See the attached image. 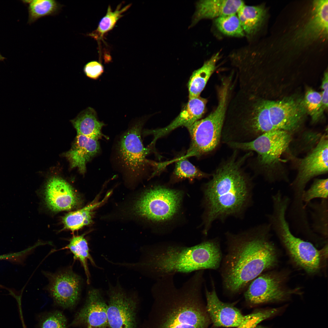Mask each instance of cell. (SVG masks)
I'll use <instances>...</instances> for the list:
<instances>
[{
    "instance_id": "obj_1",
    "label": "cell",
    "mask_w": 328,
    "mask_h": 328,
    "mask_svg": "<svg viewBox=\"0 0 328 328\" xmlns=\"http://www.w3.org/2000/svg\"><path fill=\"white\" fill-rule=\"evenodd\" d=\"M270 225L262 224L238 234H226L227 253L220 269L224 289L231 294L245 290L277 261Z\"/></svg>"
},
{
    "instance_id": "obj_2",
    "label": "cell",
    "mask_w": 328,
    "mask_h": 328,
    "mask_svg": "<svg viewBox=\"0 0 328 328\" xmlns=\"http://www.w3.org/2000/svg\"><path fill=\"white\" fill-rule=\"evenodd\" d=\"M204 273L203 270L195 272L179 288L174 283L173 275L155 281L148 328H207L210 319L202 298Z\"/></svg>"
},
{
    "instance_id": "obj_3",
    "label": "cell",
    "mask_w": 328,
    "mask_h": 328,
    "mask_svg": "<svg viewBox=\"0 0 328 328\" xmlns=\"http://www.w3.org/2000/svg\"><path fill=\"white\" fill-rule=\"evenodd\" d=\"M142 252L140 261L130 265L155 281L168 275L216 270L222 260L216 238L191 247L173 243L155 244L145 248Z\"/></svg>"
},
{
    "instance_id": "obj_4",
    "label": "cell",
    "mask_w": 328,
    "mask_h": 328,
    "mask_svg": "<svg viewBox=\"0 0 328 328\" xmlns=\"http://www.w3.org/2000/svg\"><path fill=\"white\" fill-rule=\"evenodd\" d=\"M241 163L233 159L224 163L206 185L205 234L215 220L241 216L250 204L251 188L241 170Z\"/></svg>"
},
{
    "instance_id": "obj_5",
    "label": "cell",
    "mask_w": 328,
    "mask_h": 328,
    "mask_svg": "<svg viewBox=\"0 0 328 328\" xmlns=\"http://www.w3.org/2000/svg\"><path fill=\"white\" fill-rule=\"evenodd\" d=\"M217 104L206 117L195 122L187 128L191 138L185 158L199 157L214 150L220 142L226 114L233 89L229 84L222 83L217 87Z\"/></svg>"
},
{
    "instance_id": "obj_6",
    "label": "cell",
    "mask_w": 328,
    "mask_h": 328,
    "mask_svg": "<svg viewBox=\"0 0 328 328\" xmlns=\"http://www.w3.org/2000/svg\"><path fill=\"white\" fill-rule=\"evenodd\" d=\"M288 208L284 203L273 204L272 211L266 215L268 223L297 265L308 273H315L320 268L321 251L292 233L287 218Z\"/></svg>"
},
{
    "instance_id": "obj_7",
    "label": "cell",
    "mask_w": 328,
    "mask_h": 328,
    "mask_svg": "<svg viewBox=\"0 0 328 328\" xmlns=\"http://www.w3.org/2000/svg\"><path fill=\"white\" fill-rule=\"evenodd\" d=\"M183 194L180 190L156 186L144 192L135 202L134 214L153 223H164L174 218L181 205Z\"/></svg>"
},
{
    "instance_id": "obj_8",
    "label": "cell",
    "mask_w": 328,
    "mask_h": 328,
    "mask_svg": "<svg viewBox=\"0 0 328 328\" xmlns=\"http://www.w3.org/2000/svg\"><path fill=\"white\" fill-rule=\"evenodd\" d=\"M328 140L325 134L316 146L300 161L297 175L290 185V205L300 209L304 206L302 196L308 183L313 178L328 172Z\"/></svg>"
},
{
    "instance_id": "obj_9",
    "label": "cell",
    "mask_w": 328,
    "mask_h": 328,
    "mask_svg": "<svg viewBox=\"0 0 328 328\" xmlns=\"http://www.w3.org/2000/svg\"><path fill=\"white\" fill-rule=\"evenodd\" d=\"M292 139L291 133L278 130L265 133L249 142L233 141L229 142V144L234 148L255 152L258 154L260 164L270 166L279 161L288 148Z\"/></svg>"
},
{
    "instance_id": "obj_10",
    "label": "cell",
    "mask_w": 328,
    "mask_h": 328,
    "mask_svg": "<svg viewBox=\"0 0 328 328\" xmlns=\"http://www.w3.org/2000/svg\"><path fill=\"white\" fill-rule=\"evenodd\" d=\"M141 123L138 122L122 135L118 143V152L122 165L132 178L144 170L149 161L146 159L151 147H145L141 139Z\"/></svg>"
},
{
    "instance_id": "obj_11",
    "label": "cell",
    "mask_w": 328,
    "mask_h": 328,
    "mask_svg": "<svg viewBox=\"0 0 328 328\" xmlns=\"http://www.w3.org/2000/svg\"><path fill=\"white\" fill-rule=\"evenodd\" d=\"M245 290V299L253 305L285 301L296 292L287 289L280 276L270 273L260 275Z\"/></svg>"
},
{
    "instance_id": "obj_12",
    "label": "cell",
    "mask_w": 328,
    "mask_h": 328,
    "mask_svg": "<svg viewBox=\"0 0 328 328\" xmlns=\"http://www.w3.org/2000/svg\"><path fill=\"white\" fill-rule=\"evenodd\" d=\"M44 273L49 282L47 289L55 301L64 308L74 306L80 294V277L70 268L56 273Z\"/></svg>"
},
{
    "instance_id": "obj_13",
    "label": "cell",
    "mask_w": 328,
    "mask_h": 328,
    "mask_svg": "<svg viewBox=\"0 0 328 328\" xmlns=\"http://www.w3.org/2000/svg\"><path fill=\"white\" fill-rule=\"evenodd\" d=\"M270 120L274 131L291 133L298 129L306 112L302 101L292 98L278 101L267 100Z\"/></svg>"
},
{
    "instance_id": "obj_14",
    "label": "cell",
    "mask_w": 328,
    "mask_h": 328,
    "mask_svg": "<svg viewBox=\"0 0 328 328\" xmlns=\"http://www.w3.org/2000/svg\"><path fill=\"white\" fill-rule=\"evenodd\" d=\"M137 302L121 289H111L107 305L108 325L110 328H135Z\"/></svg>"
},
{
    "instance_id": "obj_15",
    "label": "cell",
    "mask_w": 328,
    "mask_h": 328,
    "mask_svg": "<svg viewBox=\"0 0 328 328\" xmlns=\"http://www.w3.org/2000/svg\"><path fill=\"white\" fill-rule=\"evenodd\" d=\"M212 289L209 290L205 286L207 300L206 311L214 326L216 327H236L246 319L236 307L224 303L218 298L214 282H212Z\"/></svg>"
},
{
    "instance_id": "obj_16",
    "label": "cell",
    "mask_w": 328,
    "mask_h": 328,
    "mask_svg": "<svg viewBox=\"0 0 328 328\" xmlns=\"http://www.w3.org/2000/svg\"><path fill=\"white\" fill-rule=\"evenodd\" d=\"M44 200L48 207L55 212L71 210L78 206L81 199L72 187L63 179L50 178L44 191Z\"/></svg>"
},
{
    "instance_id": "obj_17",
    "label": "cell",
    "mask_w": 328,
    "mask_h": 328,
    "mask_svg": "<svg viewBox=\"0 0 328 328\" xmlns=\"http://www.w3.org/2000/svg\"><path fill=\"white\" fill-rule=\"evenodd\" d=\"M207 102V99L200 96L189 99L179 114L168 125L162 128L145 131V134L152 135L153 137L149 145L153 147L157 140L174 130L181 126L187 128L200 119L205 112Z\"/></svg>"
},
{
    "instance_id": "obj_18",
    "label": "cell",
    "mask_w": 328,
    "mask_h": 328,
    "mask_svg": "<svg viewBox=\"0 0 328 328\" xmlns=\"http://www.w3.org/2000/svg\"><path fill=\"white\" fill-rule=\"evenodd\" d=\"M107 305L99 291L92 289L88 292L86 302L77 313L71 324H85L92 328H106L108 325Z\"/></svg>"
},
{
    "instance_id": "obj_19",
    "label": "cell",
    "mask_w": 328,
    "mask_h": 328,
    "mask_svg": "<svg viewBox=\"0 0 328 328\" xmlns=\"http://www.w3.org/2000/svg\"><path fill=\"white\" fill-rule=\"evenodd\" d=\"M244 4L240 0H203L196 3V10L190 27L201 20L212 19L237 13Z\"/></svg>"
},
{
    "instance_id": "obj_20",
    "label": "cell",
    "mask_w": 328,
    "mask_h": 328,
    "mask_svg": "<svg viewBox=\"0 0 328 328\" xmlns=\"http://www.w3.org/2000/svg\"><path fill=\"white\" fill-rule=\"evenodd\" d=\"M100 149L98 140L77 134L72 147L65 155L71 168H78L83 174L86 170V164L99 152Z\"/></svg>"
},
{
    "instance_id": "obj_21",
    "label": "cell",
    "mask_w": 328,
    "mask_h": 328,
    "mask_svg": "<svg viewBox=\"0 0 328 328\" xmlns=\"http://www.w3.org/2000/svg\"><path fill=\"white\" fill-rule=\"evenodd\" d=\"M111 193L109 192L101 201L95 199L83 208L66 214L62 219L64 229L73 232L91 224L94 211L106 201Z\"/></svg>"
},
{
    "instance_id": "obj_22",
    "label": "cell",
    "mask_w": 328,
    "mask_h": 328,
    "mask_svg": "<svg viewBox=\"0 0 328 328\" xmlns=\"http://www.w3.org/2000/svg\"><path fill=\"white\" fill-rule=\"evenodd\" d=\"M70 121L78 134L97 140L104 136L101 129L104 124L98 120L96 111L91 107L81 111Z\"/></svg>"
},
{
    "instance_id": "obj_23",
    "label": "cell",
    "mask_w": 328,
    "mask_h": 328,
    "mask_svg": "<svg viewBox=\"0 0 328 328\" xmlns=\"http://www.w3.org/2000/svg\"><path fill=\"white\" fill-rule=\"evenodd\" d=\"M220 57L219 53L214 54L205 61L201 67L193 72L188 83L189 99L200 96L215 70Z\"/></svg>"
},
{
    "instance_id": "obj_24",
    "label": "cell",
    "mask_w": 328,
    "mask_h": 328,
    "mask_svg": "<svg viewBox=\"0 0 328 328\" xmlns=\"http://www.w3.org/2000/svg\"><path fill=\"white\" fill-rule=\"evenodd\" d=\"M237 13L245 34L250 37L255 34L262 26L266 12L262 5H244Z\"/></svg>"
},
{
    "instance_id": "obj_25",
    "label": "cell",
    "mask_w": 328,
    "mask_h": 328,
    "mask_svg": "<svg viewBox=\"0 0 328 328\" xmlns=\"http://www.w3.org/2000/svg\"><path fill=\"white\" fill-rule=\"evenodd\" d=\"M309 213L311 224L310 227L313 232L320 237L327 238L328 236V200L321 199L319 201L308 203L305 206Z\"/></svg>"
},
{
    "instance_id": "obj_26",
    "label": "cell",
    "mask_w": 328,
    "mask_h": 328,
    "mask_svg": "<svg viewBox=\"0 0 328 328\" xmlns=\"http://www.w3.org/2000/svg\"><path fill=\"white\" fill-rule=\"evenodd\" d=\"M64 249H67L72 254L75 260L80 261L84 271L87 281L89 283L90 274L88 266V261L95 265V262L89 252L88 244L84 237V235H73L69 240V243L65 247L57 250H53L50 253Z\"/></svg>"
},
{
    "instance_id": "obj_27",
    "label": "cell",
    "mask_w": 328,
    "mask_h": 328,
    "mask_svg": "<svg viewBox=\"0 0 328 328\" xmlns=\"http://www.w3.org/2000/svg\"><path fill=\"white\" fill-rule=\"evenodd\" d=\"M121 5L122 4L118 5L114 11L109 5L106 14L100 21L97 29L89 35L97 39H100L106 33L112 30L117 21L123 16L122 14L130 7L131 4L122 8Z\"/></svg>"
},
{
    "instance_id": "obj_28",
    "label": "cell",
    "mask_w": 328,
    "mask_h": 328,
    "mask_svg": "<svg viewBox=\"0 0 328 328\" xmlns=\"http://www.w3.org/2000/svg\"><path fill=\"white\" fill-rule=\"evenodd\" d=\"M29 4L28 21L29 24L43 17L56 14L60 8V5L53 0H32Z\"/></svg>"
},
{
    "instance_id": "obj_29",
    "label": "cell",
    "mask_w": 328,
    "mask_h": 328,
    "mask_svg": "<svg viewBox=\"0 0 328 328\" xmlns=\"http://www.w3.org/2000/svg\"><path fill=\"white\" fill-rule=\"evenodd\" d=\"M236 14L216 19L215 25L219 30L224 35L230 36L242 37L245 36V33Z\"/></svg>"
},
{
    "instance_id": "obj_30",
    "label": "cell",
    "mask_w": 328,
    "mask_h": 328,
    "mask_svg": "<svg viewBox=\"0 0 328 328\" xmlns=\"http://www.w3.org/2000/svg\"><path fill=\"white\" fill-rule=\"evenodd\" d=\"M173 174L178 179H187L193 180L206 177L207 174L202 172L183 156L175 160Z\"/></svg>"
},
{
    "instance_id": "obj_31",
    "label": "cell",
    "mask_w": 328,
    "mask_h": 328,
    "mask_svg": "<svg viewBox=\"0 0 328 328\" xmlns=\"http://www.w3.org/2000/svg\"><path fill=\"white\" fill-rule=\"evenodd\" d=\"M322 94L313 90L306 92L302 102L306 112L311 116L312 121H317L322 115L321 111Z\"/></svg>"
},
{
    "instance_id": "obj_32",
    "label": "cell",
    "mask_w": 328,
    "mask_h": 328,
    "mask_svg": "<svg viewBox=\"0 0 328 328\" xmlns=\"http://www.w3.org/2000/svg\"><path fill=\"white\" fill-rule=\"evenodd\" d=\"M328 195V179H315L310 187L304 191L302 196V200L306 207V205L313 199L316 198L327 199Z\"/></svg>"
},
{
    "instance_id": "obj_33",
    "label": "cell",
    "mask_w": 328,
    "mask_h": 328,
    "mask_svg": "<svg viewBox=\"0 0 328 328\" xmlns=\"http://www.w3.org/2000/svg\"><path fill=\"white\" fill-rule=\"evenodd\" d=\"M279 313L278 308L260 310L247 315L240 325L236 328H254L262 321L276 316Z\"/></svg>"
},
{
    "instance_id": "obj_34",
    "label": "cell",
    "mask_w": 328,
    "mask_h": 328,
    "mask_svg": "<svg viewBox=\"0 0 328 328\" xmlns=\"http://www.w3.org/2000/svg\"><path fill=\"white\" fill-rule=\"evenodd\" d=\"M67 320L61 312L56 311L50 313L42 319L39 328H67Z\"/></svg>"
},
{
    "instance_id": "obj_35",
    "label": "cell",
    "mask_w": 328,
    "mask_h": 328,
    "mask_svg": "<svg viewBox=\"0 0 328 328\" xmlns=\"http://www.w3.org/2000/svg\"><path fill=\"white\" fill-rule=\"evenodd\" d=\"M104 67L101 63L96 61L87 63L84 66V71L88 77L93 79L98 78L104 72Z\"/></svg>"
},
{
    "instance_id": "obj_36",
    "label": "cell",
    "mask_w": 328,
    "mask_h": 328,
    "mask_svg": "<svg viewBox=\"0 0 328 328\" xmlns=\"http://www.w3.org/2000/svg\"><path fill=\"white\" fill-rule=\"evenodd\" d=\"M328 72H326L324 75L323 79L321 84V88L323 91L321 92L322 99L321 111L323 114V111L328 108Z\"/></svg>"
},
{
    "instance_id": "obj_37",
    "label": "cell",
    "mask_w": 328,
    "mask_h": 328,
    "mask_svg": "<svg viewBox=\"0 0 328 328\" xmlns=\"http://www.w3.org/2000/svg\"><path fill=\"white\" fill-rule=\"evenodd\" d=\"M5 58L0 53V61H3L5 60Z\"/></svg>"
},
{
    "instance_id": "obj_38",
    "label": "cell",
    "mask_w": 328,
    "mask_h": 328,
    "mask_svg": "<svg viewBox=\"0 0 328 328\" xmlns=\"http://www.w3.org/2000/svg\"><path fill=\"white\" fill-rule=\"evenodd\" d=\"M7 255H5V256H0V259H3L4 258H7Z\"/></svg>"
},
{
    "instance_id": "obj_39",
    "label": "cell",
    "mask_w": 328,
    "mask_h": 328,
    "mask_svg": "<svg viewBox=\"0 0 328 328\" xmlns=\"http://www.w3.org/2000/svg\"><path fill=\"white\" fill-rule=\"evenodd\" d=\"M87 328H93L92 327L90 326H88Z\"/></svg>"
}]
</instances>
